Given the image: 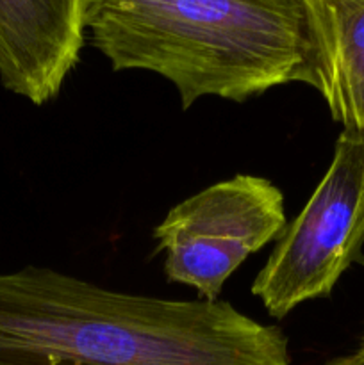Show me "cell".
<instances>
[{"instance_id": "cell-7", "label": "cell", "mask_w": 364, "mask_h": 365, "mask_svg": "<svg viewBox=\"0 0 364 365\" xmlns=\"http://www.w3.org/2000/svg\"><path fill=\"white\" fill-rule=\"evenodd\" d=\"M325 365H364V359L359 355V353H353V355L339 356V359L330 360V362Z\"/></svg>"}, {"instance_id": "cell-6", "label": "cell", "mask_w": 364, "mask_h": 365, "mask_svg": "<svg viewBox=\"0 0 364 365\" xmlns=\"http://www.w3.org/2000/svg\"><path fill=\"white\" fill-rule=\"evenodd\" d=\"M316 89L343 128L364 132V0H303Z\"/></svg>"}, {"instance_id": "cell-1", "label": "cell", "mask_w": 364, "mask_h": 365, "mask_svg": "<svg viewBox=\"0 0 364 365\" xmlns=\"http://www.w3.org/2000/svg\"><path fill=\"white\" fill-rule=\"evenodd\" d=\"M278 327L227 302L107 291L49 267L0 274V365H289Z\"/></svg>"}, {"instance_id": "cell-3", "label": "cell", "mask_w": 364, "mask_h": 365, "mask_svg": "<svg viewBox=\"0 0 364 365\" xmlns=\"http://www.w3.org/2000/svg\"><path fill=\"white\" fill-rule=\"evenodd\" d=\"M364 246V132L343 128L334 157L302 212L284 227L253 280L275 319L327 298Z\"/></svg>"}, {"instance_id": "cell-8", "label": "cell", "mask_w": 364, "mask_h": 365, "mask_svg": "<svg viewBox=\"0 0 364 365\" xmlns=\"http://www.w3.org/2000/svg\"><path fill=\"white\" fill-rule=\"evenodd\" d=\"M357 353H359V355L364 359V337H363V341H360V346H359V349H357Z\"/></svg>"}, {"instance_id": "cell-4", "label": "cell", "mask_w": 364, "mask_h": 365, "mask_svg": "<svg viewBox=\"0 0 364 365\" xmlns=\"http://www.w3.org/2000/svg\"><path fill=\"white\" fill-rule=\"evenodd\" d=\"M284 195L268 178L236 175L175 205L153 230L173 284L218 302L225 282L285 227Z\"/></svg>"}, {"instance_id": "cell-2", "label": "cell", "mask_w": 364, "mask_h": 365, "mask_svg": "<svg viewBox=\"0 0 364 365\" xmlns=\"http://www.w3.org/2000/svg\"><path fill=\"white\" fill-rule=\"evenodd\" d=\"M86 31L114 71L170 81L184 110L203 96L245 102L289 82L316 86L303 0H88Z\"/></svg>"}, {"instance_id": "cell-5", "label": "cell", "mask_w": 364, "mask_h": 365, "mask_svg": "<svg viewBox=\"0 0 364 365\" xmlns=\"http://www.w3.org/2000/svg\"><path fill=\"white\" fill-rule=\"evenodd\" d=\"M88 0H0V82L43 106L59 95L86 39Z\"/></svg>"}]
</instances>
